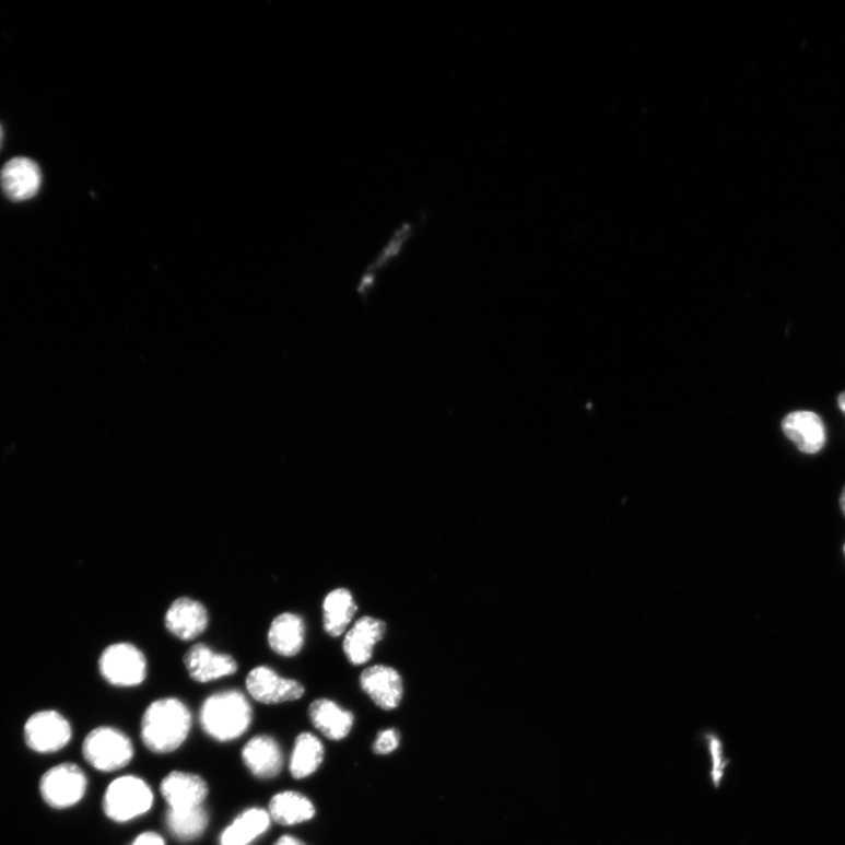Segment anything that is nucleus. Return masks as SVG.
Instances as JSON below:
<instances>
[{
	"mask_svg": "<svg viewBox=\"0 0 845 845\" xmlns=\"http://www.w3.org/2000/svg\"><path fill=\"white\" fill-rule=\"evenodd\" d=\"M191 724V713L181 700L159 699L143 713L141 738L151 752L172 753L184 744Z\"/></svg>",
	"mask_w": 845,
	"mask_h": 845,
	"instance_id": "nucleus-1",
	"label": "nucleus"
},
{
	"mask_svg": "<svg viewBox=\"0 0 845 845\" xmlns=\"http://www.w3.org/2000/svg\"><path fill=\"white\" fill-rule=\"evenodd\" d=\"M251 721L253 708L249 701L237 690L221 691L207 697L200 709L203 731L220 742L243 737Z\"/></svg>",
	"mask_w": 845,
	"mask_h": 845,
	"instance_id": "nucleus-2",
	"label": "nucleus"
},
{
	"mask_svg": "<svg viewBox=\"0 0 845 845\" xmlns=\"http://www.w3.org/2000/svg\"><path fill=\"white\" fill-rule=\"evenodd\" d=\"M153 802V791L145 781L126 775L107 787L103 807L109 820L126 823L148 814Z\"/></svg>",
	"mask_w": 845,
	"mask_h": 845,
	"instance_id": "nucleus-3",
	"label": "nucleus"
},
{
	"mask_svg": "<svg viewBox=\"0 0 845 845\" xmlns=\"http://www.w3.org/2000/svg\"><path fill=\"white\" fill-rule=\"evenodd\" d=\"M83 756L99 772H116L132 761L134 748L122 731L114 727H98L84 740Z\"/></svg>",
	"mask_w": 845,
	"mask_h": 845,
	"instance_id": "nucleus-4",
	"label": "nucleus"
},
{
	"mask_svg": "<svg viewBox=\"0 0 845 845\" xmlns=\"http://www.w3.org/2000/svg\"><path fill=\"white\" fill-rule=\"evenodd\" d=\"M99 671L116 688H136L148 678V660L133 644L117 643L103 652Z\"/></svg>",
	"mask_w": 845,
	"mask_h": 845,
	"instance_id": "nucleus-5",
	"label": "nucleus"
},
{
	"mask_svg": "<svg viewBox=\"0 0 845 845\" xmlns=\"http://www.w3.org/2000/svg\"><path fill=\"white\" fill-rule=\"evenodd\" d=\"M86 789V775L79 765L70 762L47 771L39 783L43 801L54 809H67L78 805L83 800Z\"/></svg>",
	"mask_w": 845,
	"mask_h": 845,
	"instance_id": "nucleus-6",
	"label": "nucleus"
},
{
	"mask_svg": "<svg viewBox=\"0 0 845 845\" xmlns=\"http://www.w3.org/2000/svg\"><path fill=\"white\" fill-rule=\"evenodd\" d=\"M72 738L70 723L56 711H42L30 717L24 726L26 746L39 754H50L66 748Z\"/></svg>",
	"mask_w": 845,
	"mask_h": 845,
	"instance_id": "nucleus-7",
	"label": "nucleus"
},
{
	"mask_svg": "<svg viewBox=\"0 0 845 845\" xmlns=\"http://www.w3.org/2000/svg\"><path fill=\"white\" fill-rule=\"evenodd\" d=\"M249 695L265 705L291 703L305 695V685L301 682L279 676L268 666L251 669L246 679Z\"/></svg>",
	"mask_w": 845,
	"mask_h": 845,
	"instance_id": "nucleus-8",
	"label": "nucleus"
},
{
	"mask_svg": "<svg viewBox=\"0 0 845 845\" xmlns=\"http://www.w3.org/2000/svg\"><path fill=\"white\" fill-rule=\"evenodd\" d=\"M210 624L209 611L195 599L174 600L165 614L166 630L183 642L197 639Z\"/></svg>",
	"mask_w": 845,
	"mask_h": 845,
	"instance_id": "nucleus-9",
	"label": "nucleus"
},
{
	"mask_svg": "<svg viewBox=\"0 0 845 845\" xmlns=\"http://www.w3.org/2000/svg\"><path fill=\"white\" fill-rule=\"evenodd\" d=\"M363 692L382 709L392 711L400 706L403 699V680L395 668L372 666L361 674Z\"/></svg>",
	"mask_w": 845,
	"mask_h": 845,
	"instance_id": "nucleus-10",
	"label": "nucleus"
},
{
	"mask_svg": "<svg viewBox=\"0 0 845 845\" xmlns=\"http://www.w3.org/2000/svg\"><path fill=\"white\" fill-rule=\"evenodd\" d=\"M191 679L200 683L212 682L237 672V662L230 655L214 652L210 646L197 644L184 657Z\"/></svg>",
	"mask_w": 845,
	"mask_h": 845,
	"instance_id": "nucleus-11",
	"label": "nucleus"
},
{
	"mask_svg": "<svg viewBox=\"0 0 845 845\" xmlns=\"http://www.w3.org/2000/svg\"><path fill=\"white\" fill-rule=\"evenodd\" d=\"M783 432L803 454L815 455L826 443V429L817 412L794 411L783 421Z\"/></svg>",
	"mask_w": 845,
	"mask_h": 845,
	"instance_id": "nucleus-12",
	"label": "nucleus"
},
{
	"mask_svg": "<svg viewBox=\"0 0 845 845\" xmlns=\"http://www.w3.org/2000/svg\"><path fill=\"white\" fill-rule=\"evenodd\" d=\"M161 790L169 809L174 810L202 807L209 796V786L201 776L184 772L168 774Z\"/></svg>",
	"mask_w": 845,
	"mask_h": 845,
	"instance_id": "nucleus-13",
	"label": "nucleus"
},
{
	"mask_svg": "<svg viewBox=\"0 0 845 845\" xmlns=\"http://www.w3.org/2000/svg\"><path fill=\"white\" fill-rule=\"evenodd\" d=\"M386 630L385 621L373 617L359 619L344 637L343 650L348 661L354 666L371 661L374 648L385 636Z\"/></svg>",
	"mask_w": 845,
	"mask_h": 845,
	"instance_id": "nucleus-14",
	"label": "nucleus"
},
{
	"mask_svg": "<svg viewBox=\"0 0 845 845\" xmlns=\"http://www.w3.org/2000/svg\"><path fill=\"white\" fill-rule=\"evenodd\" d=\"M0 184L7 197L13 201L34 198L42 184L38 165L27 157H14L0 174Z\"/></svg>",
	"mask_w": 845,
	"mask_h": 845,
	"instance_id": "nucleus-15",
	"label": "nucleus"
},
{
	"mask_svg": "<svg viewBox=\"0 0 845 845\" xmlns=\"http://www.w3.org/2000/svg\"><path fill=\"white\" fill-rule=\"evenodd\" d=\"M267 637L270 649L278 656L296 657L306 642L305 620L292 612L281 613L270 624Z\"/></svg>",
	"mask_w": 845,
	"mask_h": 845,
	"instance_id": "nucleus-16",
	"label": "nucleus"
},
{
	"mask_svg": "<svg viewBox=\"0 0 845 845\" xmlns=\"http://www.w3.org/2000/svg\"><path fill=\"white\" fill-rule=\"evenodd\" d=\"M243 759L249 772L261 779L274 778L283 768L282 749L272 737L268 736L249 740L243 749Z\"/></svg>",
	"mask_w": 845,
	"mask_h": 845,
	"instance_id": "nucleus-17",
	"label": "nucleus"
},
{
	"mask_svg": "<svg viewBox=\"0 0 845 845\" xmlns=\"http://www.w3.org/2000/svg\"><path fill=\"white\" fill-rule=\"evenodd\" d=\"M309 719L314 727L332 741H341L349 736L355 717L333 701L318 699L309 707Z\"/></svg>",
	"mask_w": 845,
	"mask_h": 845,
	"instance_id": "nucleus-18",
	"label": "nucleus"
},
{
	"mask_svg": "<svg viewBox=\"0 0 845 845\" xmlns=\"http://www.w3.org/2000/svg\"><path fill=\"white\" fill-rule=\"evenodd\" d=\"M268 812L270 819L284 826L308 822L316 814L315 807L308 797L291 790L273 796L269 802Z\"/></svg>",
	"mask_w": 845,
	"mask_h": 845,
	"instance_id": "nucleus-19",
	"label": "nucleus"
},
{
	"mask_svg": "<svg viewBox=\"0 0 845 845\" xmlns=\"http://www.w3.org/2000/svg\"><path fill=\"white\" fill-rule=\"evenodd\" d=\"M269 812L260 808H250L238 815L220 837L221 845H249L268 831Z\"/></svg>",
	"mask_w": 845,
	"mask_h": 845,
	"instance_id": "nucleus-20",
	"label": "nucleus"
},
{
	"mask_svg": "<svg viewBox=\"0 0 845 845\" xmlns=\"http://www.w3.org/2000/svg\"><path fill=\"white\" fill-rule=\"evenodd\" d=\"M357 612L354 597L348 589H333L324 601V627L332 637L341 636Z\"/></svg>",
	"mask_w": 845,
	"mask_h": 845,
	"instance_id": "nucleus-21",
	"label": "nucleus"
},
{
	"mask_svg": "<svg viewBox=\"0 0 845 845\" xmlns=\"http://www.w3.org/2000/svg\"><path fill=\"white\" fill-rule=\"evenodd\" d=\"M325 759V747L310 732H302L295 741L290 771L294 778L303 779L313 775Z\"/></svg>",
	"mask_w": 845,
	"mask_h": 845,
	"instance_id": "nucleus-22",
	"label": "nucleus"
},
{
	"mask_svg": "<svg viewBox=\"0 0 845 845\" xmlns=\"http://www.w3.org/2000/svg\"><path fill=\"white\" fill-rule=\"evenodd\" d=\"M209 812L203 807L174 810L168 809L166 824L174 837L188 842L200 837L209 825Z\"/></svg>",
	"mask_w": 845,
	"mask_h": 845,
	"instance_id": "nucleus-23",
	"label": "nucleus"
},
{
	"mask_svg": "<svg viewBox=\"0 0 845 845\" xmlns=\"http://www.w3.org/2000/svg\"><path fill=\"white\" fill-rule=\"evenodd\" d=\"M400 732L396 729L383 730L375 741L374 752L378 755L390 754L396 751L398 746H400Z\"/></svg>",
	"mask_w": 845,
	"mask_h": 845,
	"instance_id": "nucleus-24",
	"label": "nucleus"
},
{
	"mask_svg": "<svg viewBox=\"0 0 845 845\" xmlns=\"http://www.w3.org/2000/svg\"><path fill=\"white\" fill-rule=\"evenodd\" d=\"M711 739V752L713 755V762H714V768H713V781L716 787H719L720 779L724 775L723 771L725 770L726 763L723 762V746L719 740H717L715 737H709Z\"/></svg>",
	"mask_w": 845,
	"mask_h": 845,
	"instance_id": "nucleus-25",
	"label": "nucleus"
},
{
	"mask_svg": "<svg viewBox=\"0 0 845 845\" xmlns=\"http://www.w3.org/2000/svg\"><path fill=\"white\" fill-rule=\"evenodd\" d=\"M131 845H166L165 840L153 832L139 835Z\"/></svg>",
	"mask_w": 845,
	"mask_h": 845,
	"instance_id": "nucleus-26",
	"label": "nucleus"
},
{
	"mask_svg": "<svg viewBox=\"0 0 845 845\" xmlns=\"http://www.w3.org/2000/svg\"><path fill=\"white\" fill-rule=\"evenodd\" d=\"M274 845H307L306 843H303L298 838L291 836V835H284L280 837Z\"/></svg>",
	"mask_w": 845,
	"mask_h": 845,
	"instance_id": "nucleus-27",
	"label": "nucleus"
},
{
	"mask_svg": "<svg viewBox=\"0 0 845 845\" xmlns=\"http://www.w3.org/2000/svg\"><path fill=\"white\" fill-rule=\"evenodd\" d=\"M838 407L845 413V391L838 396Z\"/></svg>",
	"mask_w": 845,
	"mask_h": 845,
	"instance_id": "nucleus-28",
	"label": "nucleus"
},
{
	"mask_svg": "<svg viewBox=\"0 0 845 845\" xmlns=\"http://www.w3.org/2000/svg\"><path fill=\"white\" fill-rule=\"evenodd\" d=\"M840 504H841L842 513L845 516V486H844V489L842 491V494H841Z\"/></svg>",
	"mask_w": 845,
	"mask_h": 845,
	"instance_id": "nucleus-29",
	"label": "nucleus"
},
{
	"mask_svg": "<svg viewBox=\"0 0 845 845\" xmlns=\"http://www.w3.org/2000/svg\"><path fill=\"white\" fill-rule=\"evenodd\" d=\"M2 140H3V131H2V127H0V145H2Z\"/></svg>",
	"mask_w": 845,
	"mask_h": 845,
	"instance_id": "nucleus-30",
	"label": "nucleus"
},
{
	"mask_svg": "<svg viewBox=\"0 0 845 845\" xmlns=\"http://www.w3.org/2000/svg\"><path fill=\"white\" fill-rule=\"evenodd\" d=\"M844 554H845V544H844Z\"/></svg>",
	"mask_w": 845,
	"mask_h": 845,
	"instance_id": "nucleus-31",
	"label": "nucleus"
}]
</instances>
